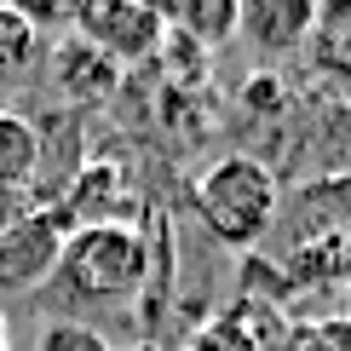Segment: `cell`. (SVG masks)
Wrapping results in <instances>:
<instances>
[{
	"label": "cell",
	"mask_w": 351,
	"mask_h": 351,
	"mask_svg": "<svg viewBox=\"0 0 351 351\" xmlns=\"http://www.w3.org/2000/svg\"><path fill=\"white\" fill-rule=\"evenodd\" d=\"M276 202H282L276 173L259 162V156H242V150L213 156V162L196 173V184H190V208L208 225V237L225 242V247H254L271 230Z\"/></svg>",
	"instance_id": "6da1fadb"
},
{
	"label": "cell",
	"mask_w": 351,
	"mask_h": 351,
	"mask_svg": "<svg viewBox=\"0 0 351 351\" xmlns=\"http://www.w3.org/2000/svg\"><path fill=\"white\" fill-rule=\"evenodd\" d=\"M58 294H69L75 305H121L138 294L144 282V237L121 219L104 225H69L64 247L52 265Z\"/></svg>",
	"instance_id": "7a4b0ae2"
},
{
	"label": "cell",
	"mask_w": 351,
	"mask_h": 351,
	"mask_svg": "<svg viewBox=\"0 0 351 351\" xmlns=\"http://www.w3.org/2000/svg\"><path fill=\"white\" fill-rule=\"evenodd\" d=\"M69 29L98 47L110 64H144V58L162 52L167 40V12L150 6V0H81L69 6Z\"/></svg>",
	"instance_id": "3957f363"
},
{
	"label": "cell",
	"mask_w": 351,
	"mask_h": 351,
	"mask_svg": "<svg viewBox=\"0 0 351 351\" xmlns=\"http://www.w3.org/2000/svg\"><path fill=\"white\" fill-rule=\"evenodd\" d=\"M69 237V219L58 208H29L18 225L0 230V294H23V288L47 282L58 265V247Z\"/></svg>",
	"instance_id": "277c9868"
},
{
	"label": "cell",
	"mask_w": 351,
	"mask_h": 351,
	"mask_svg": "<svg viewBox=\"0 0 351 351\" xmlns=\"http://www.w3.org/2000/svg\"><path fill=\"white\" fill-rule=\"evenodd\" d=\"M311 29H317V6H311V0H247L242 18H237V35L259 58L294 52Z\"/></svg>",
	"instance_id": "5b68a950"
},
{
	"label": "cell",
	"mask_w": 351,
	"mask_h": 351,
	"mask_svg": "<svg viewBox=\"0 0 351 351\" xmlns=\"http://www.w3.org/2000/svg\"><path fill=\"white\" fill-rule=\"evenodd\" d=\"M52 81L64 98L75 104H104V98L121 86V64H110L98 47H86L81 35H64L52 47Z\"/></svg>",
	"instance_id": "8992f818"
},
{
	"label": "cell",
	"mask_w": 351,
	"mask_h": 351,
	"mask_svg": "<svg viewBox=\"0 0 351 351\" xmlns=\"http://www.w3.org/2000/svg\"><path fill=\"white\" fill-rule=\"evenodd\" d=\"M40 173V127L18 110H0V196H29Z\"/></svg>",
	"instance_id": "52a82bcc"
},
{
	"label": "cell",
	"mask_w": 351,
	"mask_h": 351,
	"mask_svg": "<svg viewBox=\"0 0 351 351\" xmlns=\"http://www.w3.org/2000/svg\"><path fill=\"white\" fill-rule=\"evenodd\" d=\"M47 58V35L29 18V6H0V81H23Z\"/></svg>",
	"instance_id": "ba28073f"
},
{
	"label": "cell",
	"mask_w": 351,
	"mask_h": 351,
	"mask_svg": "<svg viewBox=\"0 0 351 351\" xmlns=\"http://www.w3.org/2000/svg\"><path fill=\"white\" fill-rule=\"evenodd\" d=\"M237 18H242V0H184V6L167 12V29H179L184 40H196L208 52L237 35Z\"/></svg>",
	"instance_id": "9c48e42d"
},
{
	"label": "cell",
	"mask_w": 351,
	"mask_h": 351,
	"mask_svg": "<svg viewBox=\"0 0 351 351\" xmlns=\"http://www.w3.org/2000/svg\"><path fill=\"white\" fill-rule=\"evenodd\" d=\"M35 351H115L93 323H75V317H52V323L35 328Z\"/></svg>",
	"instance_id": "30bf717a"
},
{
	"label": "cell",
	"mask_w": 351,
	"mask_h": 351,
	"mask_svg": "<svg viewBox=\"0 0 351 351\" xmlns=\"http://www.w3.org/2000/svg\"><path fill=\"white\" fill-rule=\"evenodd\" d=\"M282 351H351V323L346 317H317V323H294Z\"/></svg>",
	"instance_id": "8fae6325"
},
{
	"label": "cell",
	"mask_w": 351,
	"mask_h": 351,
	"mask_svg": "<svg viewBox=\"0 0 351 351\" xmlns=\"http://www.w3.org/2000/svg\"><path fill=\"white\" fill-rule=\"evenodd\" d=\"M184 351H254V340H247L242 317H213L184 340Z\"/></svg>",
	"instance_id": "7c38bea8"
},
{
	"label": "cell",
	"mask_w": 351,
	"mask_h": 351,
	"mask_svg": "<svg viewBox=\"0 0 351 351\" xmlns=\"http://www.w3.org/2000/svg\"><path fill=\"white\" fill-rule=\"evenodd\" d=\"M242 104H254V110H282V81L276 75H265V69H259V75H247V86H242Z\"/></svg>",
	"instance_id": "4fadbf2b"
},
{
	"label": "cell",
	"mask_w": 351,
	"mask_h": 351,
	"mask_svg": "<svg viewBox=\"0 0 351 351\" xmlns=\"http://www.w3.org/2000/svg\"><path fill=\"white\" fill-rule=\"evenodd\" d=\"M0 351H12V323H6V311H0Z\"/></svg>",
	"instance_id": "5bb4252c"
},
{
	"label": "cell",
	"mask_w": 351,
	"mask_h": 351,
	"mask_svg": "<svg viewBox=\"0 0 351 351\" xmlns=\"http://www.w3.org/2000/svg\"><path fill=\"white\" fill-rule=\"evenodd\" d=\"M127 351H162V346H156V340H138V346H127Z\"/></svg>",
	"instance_id": "9a60e30c"
},
{
	"label": "cell",
	"mask_w": 351,
	"mask_h": 351,
	"mask_svg": "<svg viewBox=\"0 0 351 351\" xmlns=\"http://www.w3.org/2000/svg\"><path fill=\"white\" fill-rule=\"evenodd\" d=\"M340 317H346V323H351V282H346V311H340Z\"/></svg>",
	"instance_id": "2e32d148"
}]
</instances>
